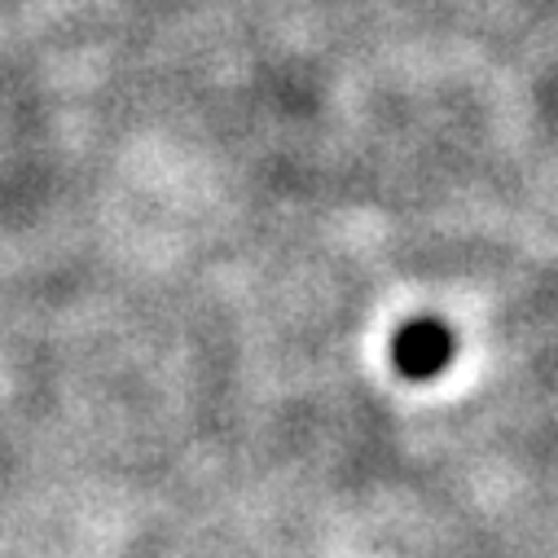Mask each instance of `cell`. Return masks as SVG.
<instances>
[{"instance_id": "6da1fadb", "label": "cell", "mask_w": 558, "mask_h": 558, "mask_svg": "<svg viewBox=\"0 0 558 558\" xmlns=\"http://www.w3.org/2000/svg\"><path fill=\"white\" fill-rule=\"evenodd\" d=\"M396 356H400V365H404L409 374H432V369H440L445 356H449V335L436 330V326H413V330L400 335Z\"/></svg>"}]
</instances>
